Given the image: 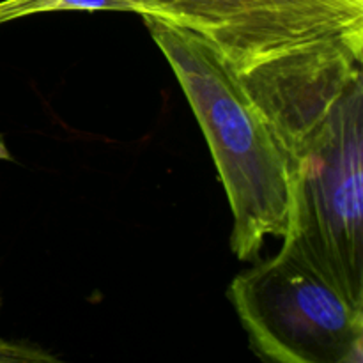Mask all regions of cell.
I'll return each mask as SVG.
<instances>
[{"label": "cell", "instance_id": "obj_1", "mask_svg": "<svg viewBox=\"0 0 363 363\" xmlns=\"http://www.w3.org/2000/svg\"><path fill=\"white\" fill-rule=\"evenodd\" d=\"M238 77L286 160L282 245L363 305V52L319 46Z\"/></svg>", "mask_w": 363, "mask_h": 363}, {"label": "cell", "instance_id": "obj_2", "mask_svg": "<svg viewBox=\"0 0 363 363\" xmlns=\"http://www.w3.org/2000/svg\"><path fill=\"white\" fill-rule=\"evenodd\" d=\"M165 55L211 149L230 211V250L254 261L266 238H284L289 215L287 169L279 140L236 71L197 32L142 16Z\"/></svg>", "mask_w": 363, "mask_h": 363}, {"label": "cell", "instance_id": "obj_3", "mask_svg": "<svg viewBox=\"0 0 363 363\" xmlns=\"http://www.w3.org/2000/svg\"><path fill=\"white\" fill-rule=\"evenodd\" d=\"M257 354L280 363H362L363 305L293 248L236 275L227 289Z\"/></svg>", "mask_w": 363, "mask_h": 363}, {"label": "cell", "instance_id": "obj_4", "mask_svg": "<svg viewBox=\"0 0 363 363\" xmlns=\"http://www.w3.org/2000/svg\"><path fill=\"white\" fill-rule=\"evenodd\" d=\"M211 43L236 73L319 46L363 52V0H149Z\"/></svg>", "mask_w": 363, "mask_h": 363}, {"label": "cell", "instance_id": "obj_5", "mask_svg": "<svg viewBox=\"0 0 363 363\" xmlns=\"http://www.w3.org/2000/svg\"><path fill=\"white\" fill-rule=\"evenodd\" d=\"M48 360V354H39L35 351L25 350L21 346H13L0 339V362H21V360Z\"/></svg>", "mask_w": 363, "mask_h": 363}, {"label": "cell", "instance_id": "obj_6", "mask_svg": "<svg viewBox=\"0 0 363 363\" xmlns=\"http://www.w3.org/2000/svg\"><path fill=\"white\" fill-rule=\"evenodd\" d=\"M0 160H11V152L7 149L6 142L2 140V137H0Z\"/></svg>", "mask_w": 363, "mask_h": 363}]
</instances>
